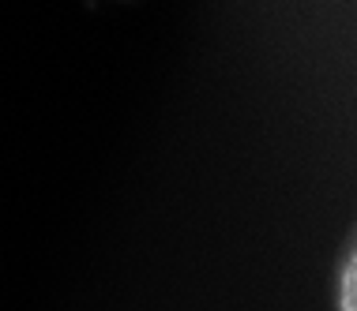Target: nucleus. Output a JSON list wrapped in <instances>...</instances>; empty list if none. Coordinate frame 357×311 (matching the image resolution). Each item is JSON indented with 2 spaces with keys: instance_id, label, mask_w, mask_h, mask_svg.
<instances>
[{
  "instance_id": "nucleus-1",
  "label": "nucleus",
  "mask_w": 357,
  "mask_h": 311,
  "mask_svg": "<svg viewBox=\"0 0 357 311\" xmlns=\"http://www.w3.org/2000/svg\"><path fill=\"white\" fill-rule=\"evenodd\" d=\"M342 311H354V259L342 266Z\"/></svg>"
}]
</instances>
